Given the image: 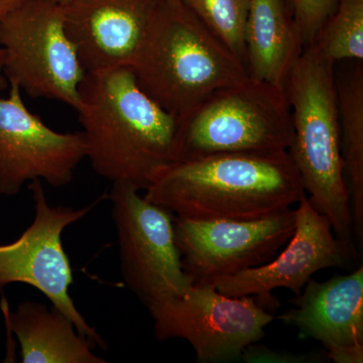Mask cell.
I'll return each instance as SVG.
<instances>
[{
	"label": "cell",
	"mask_w": 363,
	"mask_h": 363,
	"mask_svg": "<svg viewBox=\"0 0 363 363\" xmlns=\"http://www.w3.org/2000/svg\"><path fill=\"white\" fill-rule=\"evenodd\" d=\"M76 111L85 157L112 184L145 191L161 169L181 159L178 119L140 89L128 67L86 73Z\"/></svg>",
	"instance_id": "cell-1"
},
{
	"label": "cell",
	"mask_w": 363,
	"mask_h": 363,
	"mask_svg": "<svg viewBox=\"0 0 363 363\" xmlns=\"http://www.w3.org/2000/svg\"><path fill=\"white\" fill-rule=\"evenodd\" d=\"M306 195L286 150L183 157L154 177L145 198L180 218L248 221L286 211Z\"/></svg>",
	"instance_id": "cell-2"
},
{
	"label": "cell",
	"mask_w": 363,
	"mask_h": 363,
	"mask_svg": "<svg viewBox=\"0 0 363 363\" xmlns=\"http://www.w3.org/2000/svg\"><path fill=\"white\" fill-rule=\"evenodd\" d=\"M130 69L140 89L177 119L248 77L245 62L184 0L162 2Z\"/></svg>",
	"instance_id": "cell-3"
},
{
	"label": "cell",
	"mask_w": 363,
	"mask_h": 363,
	"mask_svg": "<svg viewBox=\"0 0 363 363\" xmlns=\"http://www.w3.org/2000/svg\"><path fill=\"white\" fill-rule=\"evenodd\" d=\"M293 140L288 152L308 200L330 222L353 259L357 257L350 195L344 176L334 63L307 45L285 85Z\"/></svg>",
	"instance_id": "cell-4"
},
{
	"label": "cell",
	"mask_w": 363,
	"mask_h": 363,
	"mask_svg": "<svg viewBox=\"0 0 363 363\" xmlns=\"http://www.w3.org/2000/svg\"><path fill=\"white\" fill-rule=\"evenodd\" d=\"M178 121L181 159L286 152L293 140L285 88L250 76L215 90Z\"/></svg>",
	"instance_id": "cell-5"
},
{
	"label": "cell",
	"mask_w": 363,
	"mask_h": 363,
	"mask_svg": "<svg viewBox=\"0 0 363 363\" xmlns=\"http://www.w3.org/2000/svg\"><path fill=\"white\" fill-rule=\"evenodd\" d=\"M4 71L33 99L56 100L77 109L86 72L65 30L60 0H28L0 23Z\"/></svg>",
	"instance_id": "cell-6"
},
{
	"label": "cell",
	"mask_w": 363,
	"mask_h": 363,
	"mask_svg": "<svg viewBox=\"0 0 363 363\" xmlns=\"http://www.w3.org/2000/svg\"><path fill=\"white\" fill-rule=\"evenodd\" d=\"M147 308L157 340L188 341L200 363L240 362L274 318L252 296L229 297L207 285H193Z\"/></svg>",
	"instance_id": "cell-7"
},
{
	"label": "cell",
	"mask_w": 363,
	"mask_h": 363,
	"mask_svg": "<svg viewBox=\"0 0 363 363\" xmlns=\"http://www.w3.org/2000/svg\"><path fill=\"white\" fill-rule=\"evenodd\" d=\"M140 190L113 183L107 198L112 204L126 286L149 307L185 293L193 286L184 271L174 231V215L138 194Z\"/></svg>",
	"instance_id": "cell-8"
},
{
	"label": "cell",
	"mask_w": 363,
	"mask_h": 363,
	"mask_svg": "<svg viewBox=\"0 0 363 363\" xmlns=\"http://www.w3.org/2000/svg\"><path fill=\"white\" fill-rule=\"evenodd\" d=\"M28 187L33 194L35 218L18 240L0 245V291L13 283L38 289L70 318L81 335L95 347L106 350L107 344L72 300L69 289L73 269L62 242L67 227L84 218L101 199L80 209L55 207L48 202L42 180H33Z\"/></svg>",
	"instance_id": "cell-9"
},
{
	"label": "cell",
	"mask_w": 363,
	"mask_h": 363,
	"mask_svg": "<svg viewBox=\"0 0 363 363\" xmlns=\"http://www.w3.org/2000/svg\"><path fill=\"white\" fill-rule=\"evenodd\" d=\"M295 208L257 220H193L174 216L177 247L193 285L222 279L271 262L292 238Z\"/></svg>",
	"instance_id": "cell-10"
},
{
	"label": "cell",
	"mask_w": 363,
	"mask_h": 363,
	"mask_svg": "<svg viewBox=\"0 0 363 363\" xmlns=\"http://www.w3.org/2000/svg\"><path fill=\"white\" fill-rule=\"evenodd\" d=\"M9 88V96L0 98V195L16 196L37 179L52 187L68 185L86 157L82 131L52 130L28 111L18 85Z\"/></svg>",
	"instance_id": "cell-11"
},
{
	"label": "cell",
	"mask_w": 363,
	"mask_h": 363,
	"mask_svg": "<svg viewBox=\"0 0 363 363\" xmlns=\"http://www.w3.org/2000/svg\"><path fill=\"white\" fill-rule=\"evenodd\" d=\"M295 214V233L271 262L222 279L214 288L229 297L252 296L264 310L276 312L279 302L272 291L288 289L298 297L315 272L352 266L353 257L307 195L298 203Z\"/></svg>",
	"instance_id": "cell-12"
},
{
	"label": "cell",
	"mask_w": 363,
	"mask_h": 363,
	"mask_svg": "<svg viewBox=\"0 0 363 363\" xmlns=\"http://www.w3.org/2000/svg\"><path fill=\"white\" fill-rule=\"evenodd\" d=\"M164 0H70L65 30L86 73L130 68Z\"/></svg>",
	"instance_id": "cell-13"
},
{
	"label": "cell",
	"mask_w": 363,
	"mask_h": 363,
	"mask_svg": "<svg viewBox=\"0 0 363 363\" xmlns=\"http://www.w3.org/2000/svg\"><path fill=\"white\" fill-rule=\"evenodd\" d=\"M294 304L279 319L298 337L319 341L332 362H363L362 264L322 283L310 279Z\"/></svg>",
	"instance_id": "cell-14"
},
{
	"label": "cell",
	"mask_w": 363,
	"mask_h": 363,
	"mask_svg": "<svg viewBox=\"0 0 363 363\" xmlns=\"http://www.w3.org/2000/svg\"><path fill=\"white\" fill-rule=\"evenodd\" d=\"M7 325L21 344L23 363H105L58 308L26 301L16 311L4 308Z\"/></svg>",
	"instance_id": "cell-15"
},
{
	"label": "cell",
	"mask_w": 363,
	"mask_h": 363,
	"mask_svg": "<svg viewBox=\"0 0 363 363\" xmlns=\"http://www.w3.org/2000/svg\"><path fill=\"white\" fill-rule=\"evenodd\" d=\"M245 44L248 76L281 88L305 48L284 0H250Z\"/></svg>",
	"instance_id": "cell-16"
},
{
	"label": "cell",
	"mask_w": 363,
	"mask_h": 363,
	"mask_svg": "<svg viewBox=\"0 0 363 363\" xmlns=\"http://www.w3.org/2000/svg\"><path fill=\"white\" fill-rule=\"evenodd\" d=\"M339 125L344 176L355 240H363V67L362 60L337 83Z\"/></svg>",
	"instance_id": "cell-17"
},
{
	"label": "cell",
	"mask_w": 363,
	"mask_h": 363,
	"mask_svg": "<svg viewBox=\"0 0 363 363\" xmlns=\"http://www.w3.org/2000/svg\"><path fill=\"white\" fill-rule=\"evenodd\" d=\"M332 63L363 59V0H339L311 45Z\"/></svg>",
	"instance_id": "cell-18"
},
{
	"label": "cell",
	"mask_w": 363,
	"mask_h": 363,
	"mask_svg": "<svg viewBox=\"0 0 363 363\" xmlns=\"http://www.w3.org/2000/svg\"><path fill=\"white\" fill-rule=\"evenodd\" d=\"M207 28L247 65L245 33L250 0H186Z\"/></svg>",
	"instance_id": "cell-19"
},
{
	"label": "cell",
	"mask_w": 363,
	"mask_h": 363,
	"mask_svg": "<svg viewBox=\"0 0 363 363\" xmlns=\"http://www.w3.org/2000/svg\"><path fill=\"white\" fill-rule=\"evenodd\" d=\"M304 47L312 45L339 0H284Z\"/></svg>",
	"instance_id": "cell-20"
},
{
	"label": "cell",
	"mask_w": 363,
	"mask_h": 363,
	"mask_svg": "<svg viewBox=\"0 0 363 363\" xmlns=\"http://www.w3.org/2000/svg\"><path fill=\"white\" fill-rule=\"evenodd\" d=\"M241 360L247 363H321L328 362L329 357L326 353L318 354L272 350L257 342L245 348Z\"/></svg>",
	"instance_id": "cell-21"
},
{
	"label": "cell",
	"mask_w": 363,
	"mask_h": 363,
	"mask_svg": "<svg viewBox=\"0 0 363 363\" xmlns=\"http://www.w3.org/2000/svg\"><path fill=\"white\" fill-rule=\"evenodd\" d=\"M28 1V0H0V23Z\"/></svg>",
	"instance_id": "cell-22"
},
{
	"label": "cell",
	"mask_w": 363,
	"mask_h": 363,
	"mask_svg": "<svg viewBox=\"0 0 363 363\" xmlns=\"http://www.w3.org/2000/svg\"><path fill=\"white\" fill-rule=\"evenodd\" d=\"M4 57H6V52H4V50L0 47V91L6 90L7 88L9 87V81H7L4 71Z\"/></svg>",
	"instance_id": "cell-23"
},
{
	"label": "cell",
	"mask_w": 363,
	"mask_h": 363,
	"mask_svg": "<svg viewBox=\"0 0 363 363\" xmlns=\"http://www.w3.org/2000/svg\"><path fill=\"white\" fill-rule=\"evenodd\" d=\"M60 1H61L62 4H65L67 2L70 1V0H60Z\"/></svg>",
	"instance_id": "cell-24"
},
{
	"label": "cell",
	"mask_w": 363,
	"mask_h": 363,
	"mask_svg": "<svg viewBox=\"0 0 363 363\" xmlns=\"http://www.w3.org/2000/svg\"><path fill=\"white\" fill-rule=\"evenodd\" d=\"M184 1H186V0H184Z\"/></svg>",
	"instance_id": "cell-25"
}]
</instances>
